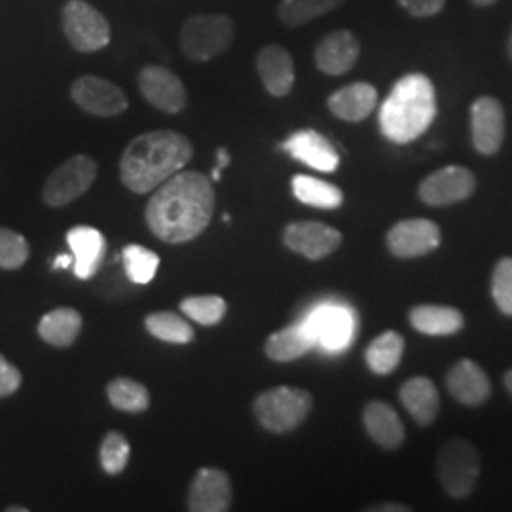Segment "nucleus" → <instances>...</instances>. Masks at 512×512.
<instances>
[{
  "instance_id": "obj_18",
  "label": "nucleus",
  "mask_w": 512,
  "mask_h": 512,
  "mask_svg": "<svg viewBox=\"0 0 512 512\" xmlns=\"http://www.w3.org/2000/svg\"><path fill=\"white\" fill-rule=\"evenodd\" d=\"M256 71L266 92L274 97L289 95L294 86V61L279 44H268L256 55Z\"/></svg>"
},
{
  "instance_id": "obj_37",
  "label": "nucleus",
  "mask_w": 512,
  "mask_h": 512,
  "mask_svg": "<svg viewBox=\"0 0 512 512\" xmlns=\"http://www.w3.org/2000/svg\"><path fill=\"white\" fill-rule=\"evenodd\" d=\"M492 296L501 313L512 317V258H501L492 275Z\"/></svg>"
},
{
  "instance_id": "obj_43",
  "label": "nucleus",
  "mask_w": 512,
  "mask_h": 512,
  "mask_svg": "<svg viewBox=\"0 0 512 512\" xmlns=\"http://www.w3.org/2000/svg\"><path fill=\"white\" fill-rule=\"evenodd\" d=\"M475 6H480V8H486V6H492L495 4L497 0H471Z\"/></svg>"
},
{
  "instance_id": "obj_30",
  "label": "nucleus",
  "mask_w": 512,
  "mask_h": 512,
  "mask_svg": "<svg viewBox=\"0 0 512 512\" xmlns=\"http://www.w3.org/2000/svg\"><path fill=\"white\" fill-rule=\"evenodd\" d=\"M346 0H281L277 14L289 27L306 25L313 19L323 18L332 10L340 8Z\"/></svg>"
},
{
  "instance_id": "obj_1",
  "label": "nucleus",
  "mask_w": 512,
  "mask_h": 512,
  "mask_svg": "<svg viewBox=\"0 0 512 512\" xmlns=\"http://www.w3.org/2000/svg\"><path fill=\"white\" fill-rule=\"evenodd\" d=\"M215 213V190L200 171H179L156 188L145 211L148 228L165 243L202 236Z\"/></svg>"
},
{
  "instance_id": "obj_22",
  "label": "nucleus",
  "mask_w": 512,
  "mask_h": 512,
  "mask_svg": "<svg viewBox=\"0 0 512 512\" xmlns=\"http://www.w3.org/2000/svg\"><path fill=\"white\" fill-rule=\"evenodd\" d=\"M378 103V92L366 82H355L346 88L332 93L327 101L330 112L344 122H363L368 118Z\"/></svg>"
},
{
  "instance_id": "obj_44",
  "label": "nucleus",
  "mask_w": 512,
  "mask_h": 512,
  "mask_svg": "<svg viewBox=\"0 0 512 512\" xmlns=\"http://www.w3.org/2000/svg\"><path fill=\"white\" fill-rule=\"evenodd\" d=\"M505 387H507V391L511 393L512 397V370H509V372L505 374Z\"/></svg>"
},
{
  "instance_id": "obj_36",
  "label": "nucleus",
  "mask_w": 512,
  "mask_h": 512,
  "mask_svg": "<svg viewBox=\"0 0 512 512\" xmlns=\"http://www.w3.org/2000/svg\"><path fill=\"white\" fill-rule=\"evenodd\" d=\"M29 243L18 232L0 228V268L18 270L29 258Z\"/></svg>"
},
{
  "instance_id": "obj_21",
  "label": "nucleus",
  "mask_w": 512,
  "mask_h": 512,
  "mask_svg": "<svg viewBox=\"0 0 512 512\" xmlns=\"http://www.w3.org/2000/svg\"><path fill=\"white\" fill-rule=\"evenodd\" d=\"M67 243L73 251L74 274L78 279H92L99 270L107 243L103 234L92 226H74L67 232Z\"/></svg>"
},
{
  "instance_id": "obj_8",
  "label": "nucleus",
  "mask_w": 512,
  "mask_h": 512,
  "mask_svg": "<svg viewBox=\"0 0 512 512\" xmlns=\"http://www.w3.org/2000/svg\"><path fill=\"white\" fill-rule=\"evenodd\" d=\"M97 162L88 154H76L54 169L42 190V200L50 207H65L84 196L97 179Z\"/></svg>"
},
{
  "instance_id": "obj_16",
  "label": "nucleus",
  "mask_w": 512,
  "mask_h": 512,
  "mask_svg": "<svg viewBox=\"0 0 512 512\" xmlns=\"http://www.w3.org/2000/svg\"><path fill=\"white\" fill-rule=\"evenodd\" d=\"M361 55V44L348 29L332 31L315 48V65L321 73L342 76L349 73Z\"/></svg>"
},
{
  "instance_id": "obj_29",
  "label": "nucleus",
  "mask_w": 512,
  "mask_h": 512,
  "mask_svg": "<svg viewBox=\"0 0 512 512\" xmlns=\"http://www.w3.org/2000/svg\"><path fill=\"white\" fill-rule=\"evenodd\" d=\"M293 194L298 202L317 209H336L344 202V194L338 186L319 181L308 175H296L293 179Z\"/></svg>"
},
{
  "instance_id": "obj_23",
  "label": "nucleus",
  "mask_w": 512,
  "mask_h": 512,
  "mask_svg": "<svg viewBox=\"0 0 512 512\" xmlns=\"http://www.w3.org/2000/svg\"><path fill=\"white\" fill-rule=\"evenodd\" d=\"M366 433L384 450H397L404 442V425L397 412L384 401H370L363 412Z\"/></svg>"
},
{
  "instance_id": "obj_46",
  "label": "nucleus",
  "mask_w": 512,
  "mask_h": 512,
  "mask_svg": "<svg viewBox=\"0 0 512 512\" xmlns=\"http://www.w3.org/2000/svg\"><path fill=\"white\" fill-rule=\"evenodd\" d=\"M507 54H509V57H511V61H512V31H511V37H509V42H507Z\"/></svg>"
},
{
  "instance_id": "obj_4",
  "label": "nucleus",
  "mask_w": 512,
  "mask_h": 512,
  "mask_svg": "<svg viewBox=\"0 0 512 512\" xmlns=\"http://www.w3.org/2000/svg\"><path fill=\"white\" fill-rule=\"evenodd\" d=\"M258 423L270 433H291L310 416L313 397L306 389L279 385L260 393L255 401Z\"/></svg>"
},
{
  "instance_id": "obj_25",
  "label": "nucleus",
  "mask_w": 512,
  "mask_h": 512,
  "mask_svg": "<svg viewBox=\"0 0 512 512\" xmlns=\"http://www.w3.org/2000/svg\"><path fill=\"white\" fill-rule=\"evenodd\" d=\"M315 344H317L315 336L308 327V323L304 321L300 325L274 332L268 338L264 351L275 363H291L304 357Z\"/></svg>"
},
{
  "instance_id": "obj_40",
  "label": "nucleus",
  "mask_w": 512,
  "mask_h": 512,
  "mask_svg": "<svg viewBox=\"0 0 512 512\" xmlns=\"http://www.w3.org/2000/svg\"><path fill=\"white\" fill-rule=\"evenodd\" d=\"M366 511L372 512H410L412 509L408 505H401V503H384V505H376V507H370Z\"/></svg>"
},
{
  "instance_id": "obj_26",
  "label": "nucleus",
  "mask_w": 512,
  "mask_h": 512,
  "mask_svg": "<svg viewBox=\"0 0 512 512\" xmlns=\"http://www.w3.org/2000/svg\"><path fill=\"white\" fill-rule=\"evenodd\" d=\"M410 325L427 336H452L463 329V313L450 306H416L410 311Z\"/></svg>"
},
{
  "instance_id": "obj_31",
  "label": "nucleus",
  "mask_w": 512,
  "mask_h": 512,
  "mask_svg": "<svg viewBox=\"0 0 512 512\" xmlns=\"http://www.w3.org/2000/svg\"><path fill=\"white\" fill-rule=\"evenodd\" d=\"M107 395L114 408L129 412V414H139L145 412L150 406V395L148 389L143 384L131 380V378H116L107 385Z\"/></svg>"
},
{
  "instance_id": "obj_35",
  "label": "nucleus",
  "mask_w": 512,
  "mask_h": 512,
  "mask_svg": "<svg viewBox=\"0 0 512 512\" xmlns=\"http://www.w3.org/2000/svg\"><path fill=\"white\" fill-rule=\"evenodd\" d=\"M129 456H131V446L124 435L110 431L105 435L101 442V467L107 475H120L126 465H128Z\"/></svg>"
},
{
  "instance_id": "obj_33",
  "label": "nucleus",
  "mask_w": 512,
  "mask_h": 512,
  "mask_svg": "<svg viewBox=\"0 0 512 512\" xmlns=\"http://www.w3.org/2000/svg\"><path fill=\"white\" fill-rule=\"evenodd\" d=\"M122 256L126 274L137 285L150 283L160 268V256L141 245H128Z\"/></svg>"
},
{
  "instance_id": "obj_11",
  "label": "nucleus",
  "mask_w": 512,
  "mask_h": 512,
  "mask_svg": "<svg viewBox=\"0 0 512 512\" xmlns=\"http://www.w3.org/2000/svg\"><path fill=\"white\" fill-rule=\"evenodd\" d=\"M440 245V228L427 219H408L397 222L387 232V249L397 258H418L437 251Z\"/></svg>"
},
{
  "instance_id": "obj_38",
  "label": "nucleus",
  "mask_w": 512,
  "mask_h": 512,
  "mask_svg": "<svg viewBox=\"0 0 512 512\" xmlns=\"http://www.w3.org/2000/svg\"><path fill=\"white\" fill-rule=\"evenodd\" d=\"M412 18H433L444 8L446 0H397Z\"/></svg>"
},
{
  "instance_id": "obj_24",
  "label": "nucleus",
  "mask_w": 512,
  "mask_h": 512,
  "mask_svg": "<svg viewBox=\"0 0 512 512\" xmlns=\"http://www.w3.org/2000/svg\"><path fill=\"white\" fill-rule=\"evenodd\" d=\"M401 403L421 427H429L439 414V391L429 378H410L399 391Z\"/></svg>"
},
{
  "instance_id": "obj_19",
  "label": "nucleus",
  "mask_w": 512,
  "mask_h": 512,
  "mask_svg": "<svg viewBox=\"0 0 512 512\" xmlns=\"http://www.w3.org/2000/svg\"><path fill=\"white\" fill-rule=\"evenodd\" d=\"M446 385L452 397L467 406H480L492 395V384L482 366L471 359H461L450 368Z\"/></svg>"
},
{
  "instance_id": "obj_27",
  "label": "nucleus",
  "mask_w": 512,
  "mask_h": 512,
  "mask_svg": "<svg viewBox=\"0 0 512 512\" xmlns=\"http://www.w3.org/2000/svg\"><path fill=\"white\" fill-rule=\"evenodd\" d=\"M82 330V315L74 308H57L38 323L40 338L54 348L73 346Z\"/></svg>"
},
{
  "instance_id": "obj_12",
  "label": "nucleus",
  "mask_w": 512,
  "mask_h": 512,
  "mask_svg": "<svg viewBox=\"0 0 512 512\" xmlns=\"http://www.w3.org/2000/svg\"><path fill=\"white\" fill-rule=\"evenodd\" d=\"M471 137L476 152L482 156L497 154L505 141V110L490 97H478L471 107Z\"/></svg>"
},
{
  "instance_id": "obj_45",
  "label": "nucleus",
  "mask_w": 512,
  "mask_h": 512,
  "mask_svg": "<svg viewBox=\"0 0 512 512\" xmlns=\"http://www.w3.org/2000/svg\"><path fill=\"white\" fill-rule=\"evenodd\" d=\"M6 511H8V512H27V509H25V507H8V509H6Z\"/></svg>"
},
{
  "instance_id": "obj_20",
  "label": "nucleus",
  "mask_w": 512,
  "mask_h": 512,
  "mask_svg": "<svg viewBox=\"0 0 512 512\" xmlns=\"http://www.w3.org/2000/svg\"><path fill=\"white\" fill-rule=\"evenodd\" d=\"M315 342L330 351L344 349L353 334V317L346 308L321 306L306 319Z\"/></svg>"
},
{
  "instance_id": "obj_5",
  "label": "nucleus",
  "mask_w": 512,
  "mask_h": 512,
  "mask_svg": "<svg viewBox=\"0 0 512 512\" xmlns=\"http://www.w3.org/2000/svg\"><path fill=\"white\" fill-rule=\"evenodd\" d=\"M236 38V21L226 14H198L184 21L181 50L196 63L224 54Z\"/></svg>"
},
{
  "instance_id": "obj_32",
  "label": "nucleus",
  "mask_w": 512,
  "mask_h": 512,
  "mask_svg": "<svg viewBox=\"0 0 512 512\" xmlns=\"http://www.w3.org/2000/svg\"><path fill=\"white\" fill-rule=\"evenodd\" d=\"M147 330L158 340L169 344H190L194 340V329L183 317L171 311H158L148 315Z\"/></svg>"
},
{
  "instance_id": "obj_28",
  "label": "nucleus",
  "mask_w": 512,
  "mask_h": 512,
  "mask_svg": "<svg viewBox=\"0 0 512 512\" xmlns=\"http://www.w3.org/2000/svg\"><path fill=\"white\" fill-rule=\"evenodd\" d=\"M404 338L395 332L387 330L380 334L368 348H366V365L374 374H391L403 359Z\"/></svg>"
},
{
  "instance_id": "obj_10",
  "label": "nucleus",
  "mask_w": 512,
  "mask_h": 512,
  "mask_svg": "<svg viewBox=\"0 0 512 512\" xmlns=\"http://www.w3.org/2000/svg\"><path fill=\"white\" fill-rule=\"evenodd\" d=\"M71 97L80 109L101 118L118 116L128 109V97L122 88L95 74L76 78L71 86Z\"/></svg>"
},
{
  "instance_id": "obj_7",
  "label": "nucleus",
  "mask_w": 512,
  "mask_h": 512,
  "mask_svg": "<svg viewBox=\"0 0 512 512\" xmlns=\"http://www.w3.org/2000/svg\"><path fill=\"white\" fill-rule=\"evenodd\" d=\"M63 33L76 52L93 54L107 48L110 23L86 0H67L63 6Z\"/></svg>"
},
{
  "instance_id": "obj_9",
  "label": "nucleus",
  "mask_w": 512,
  "mask_h": 512,
  "mask_svg": "<svg viewBox=\"0 0 512 512\" xmlns=\"http://www.w3.org/2000/svg\"><path fill=\"white\" fill-rule=\"evenodd\" d=\"M476 188L475 175L461 165H446L431 173L420 184L421 202L431 207H444L465 202L473 196Z\"/></svg>"
},
{
  "instance_id": "obj_42",
  "label": "nucleus",
  "mask_w": 512,
  "mask_h": 512,
  "mask_svg": "<svg viewBox=\"0 0 512 512\" xmlns=\"http://www.w3.org/2000/svg\"><path fill=\"white\" fill-rule=\"evenodd\" d=\"M73 262V256L59 255L54 260V270H61V268H69V266H71Z\"/></svg>"
},
{
  "instance_id": "obj_15",
  "label": "nucleus",
  "mask_w": 512,
  "mask_h": 512,
  "mask_svg": "<svg viewBox=\"0 0 512 512\" xmlns=\"http://www.w3.org/2000/svg\"><path fill=\"white\" fill-rule=\"evenodd\" d=\"M232 482L215 467L200 469L188 492V509L192 512H226L232 505Z\"/></svg>"
},
{
  "instance_id": "obj_14",
  "label": "nucleus",
  "mask_w": 512,
  "mask_h": 512,
  "mask_svg": "<svg viewBox=\"0 0 512 512\" xmlns=\"http://www.w3.org/2000/svg\"><path fill=\"white\" fill-rule=\"evenodd\" d=\"M139 90L152 107L167 114H179L186 107L181 78L160 65H148L139 73Z\"/></svg>"
},
{
  "instance_id": "obj_2",
  "label": "nucleus",
  "mask_w": 512,
  "mask_h": 512,
  "mask_svg": "<svg viewBox=\"0 0 512 512\" xmlns=\"http://www.w3.org/2000/svg\"><path fill=\"white\" fill-rule=\"evenodd\" d=\"M194 156L190 139L179 131H148L137 135L120 158V177L135 194H148L183 171Z\"/></svg>"
},
{
  "instance_id": "obj_41",
  "label": "nucleus",
  "mask_w": 512,
  "mask_h": 512,
  "mask_svg": "<svg viewBox=\"0 0 512 512\" xmlns=\"http://www.w3.org/2000/svg\"><path fill=\"white\" fill-rule=\"evenodd\" d=\"M228 164H230V154H228V150H226V148H219V150H217V165H215V169L222 171Z\"/></svg>"
},
{
  "instance_id": "obj_34",
  "label": "nucleus",
  "mask_w": 512,
  "mask_h": 512,
  "mask_svg": "<svg viewBox=\"0 0 512 512\" xmlns=\"http://www.w3.org/2000/svg\"><path fill=\"white\" fill-rule=\"evenodd\" d=\"M226 302L220 296H190L181 302L184 315L200 325L213 327L226 315Z\"/></svg>"
},
{
  "instance_id": "obj_17",
  "label": "nucleus",
  "mask_w": 512,
  "mask_h": 512,
  "mask_svg": "<svg viewBox=\"0 0 512 512\" xmlns=\"http://www.w3.org/2000/svg\"><path fill=\"white\" fill-rule=\"evenodd\" d=\"M281 148L289 152L294 160L323 173H332L340 165V156L336 148L332 147L327 137H323L313 129L296 131Z\"/></svg>"
},
{
  "instance_id": "obj_6",
  "label": "nucleus",
  "mask_w": 512,
  "mask_h": 512,
  "mask_svg": "<svg viewBox=\"0 0 512 512\" xmlns=\"http://www.w3.org/2000/svg\"><path fill=\"white\" fill-rule=\"evenodd\" d=\"M437 475L444 492L452 499H465L473 494L480 476L475 446L465 439L446 440L440 446Z\"/></svg>"
},
{
  "instance_id": "obj_13",
  "label": "nucleus",
  "mask_w": 512,
  "mask_h": 512,
  "mask_svg": "<svg viewBox=\"0 0 512 512\" xmlns=\"http://www.w3.org/2000/svg\"><path fill=\"white\" fill-rule=\"evenodd\" d=\"M285 245L308 260H321L342 245V234L323 222H293L283 232Z\"/></svg>"
},
{
  "instance_id": "obj_39",
  "label": "nucleus",
  "mask_w": 512,
  "mask_h": 512,
  "mask_svg": "<svg viewBox=\"0 0 512 512\" xmlns=\"http://www.w3.org/2000/svg\"><path fill=\"white\" fill-rule=\"evenodd\" d=\"M19 385H21V374L18 368L0 355V397L14 395Z\"/></svg>"
},
{
  "instance_id": "obj_3",
  "label": "nucleus",
  "mask_w": 512,
  "mask_h": 512,
  "mask_svg": "<svg viewBox=\"0 0 512 512\" xmlns=\"http://www.w3.org/2000/svg\"><path fill=\"white\" fill-rule=\"evenodd\" d=\"M437 116L433 82L421 73L406 74L393 86L380 110V129L385 139L406 145L421 137Z\"/></svg>"
}]
</instances>
